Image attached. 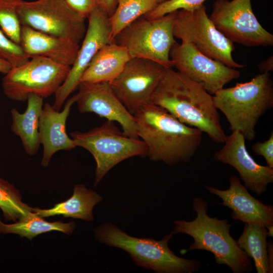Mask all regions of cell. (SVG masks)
<instances>
[{
	"mask_svg": "<svg viewBox=\"0 0 273 273\" xmlns=\"http://www.w3.org/2000/svg\"><path fill=\"white\" fill-rule=\"evenodd\" d=\"M150 103L165 109L183 123L200 129L213 142H224L226 135L213 96L178 71L165 68Z\"/></svg>",
	"mask_w": 273,
	"mask_h": 273,
	"instance_id": "6da1fadb",
	"label": "cell"
},
{
	"mask_svg": "<svg viewBox=\"0 0 273 273\" xmlns=\"http://www.w3.org/2000/svg\"><path fill=\"white\" fill-rule=\"evenodd\" d=\"M133 115L138 136L145 143L147 156L152 161L168 165L189 162L202 142V131L157 105H145Z\"/></svg>",
	"mask_w": 273,
	"mask_h": 273,
	"instance_id": "7a4b0ae2",
	"label": "cell"
},
{
	"mask_svg": "<svg viewBox=\"0 0 273 273\" xmlns=\"http://www.w3.org/2000/svg\"><path fill=\"white\" fill-rule=\"evenodd\" d=\"M192 208L196 212L190 221H174L173 234L182 233L191 236L193 243L188 251L203 250L212 253L215 262L224 264L234 273H248L252 270L250 257L241 249L230 234L232 224L228 219H219L207 214L208 203L203 198L193 199Z\"/></svg>",
	"mask_w": 273,
	"mask_h": 273,
	"instance_id": "3957f363",
	"label": "cell"
},
{
	"mask_svg": "<svg viewBox=\"0 0 273 273\" xmlns=\"http://www.w3.org/2000/svg\"><path fill=\"white\" fill-rule=\"evenodd\" d=\"M218 110L225 116L233 131L253 140L260 117L273 107V81L269 72L260 73L250 81L222 88L213 96Z\"/></svg>",
	"mask_w": 273,
	"mask_h": 273,
	"instance_id": "277c9868",
	"label": "cell"
},
{
	"mask_svg": "<svg viewBox=\"0 0 273 273\" xmlns=\"http://www.w3.org/2000/svg\"><path fill=\"white\" fill-rule=\"evenodd\" d=\"M94 232L100 243L123 250L137 266L157 273H193L201 267L200 261L179 257L169 249L168 243L173 235L172 232L159 241L139 238L129 236L111 223L101 224Z\"/></svg>",
	"mask_w": 273,
	"mask_h": 273,
	"instance_id": "5b68a950",
	"label": "cell"
},
{
	"mask_svg": "<svg viewBox=\"0 0 273 273\" xmlns=\"http://www.w3.org/2000/svg\"><path fill=\"white\" fill-rule=\"evenodd\" d=\"M76 147L87 150L96 163L94 187L115 165L134 156H147L145 143L139 138L131 137L107 120L87 131H74L70 133Z\"/></svg>",
	"mask_w": 273,
	"mask_h": 273,
	"instance_id": "8992f818",
	"label": "cell"
},
{
	"mask_svg": "<svg viewBox=\"0 0 273 273\" xmlns=\"http://www.w3.org/2000/svg\"><path fill=\"white\" fill-rule=\"evenodd\" d=\"M177 11L151 20L142 17L122 30L112 42L125 48L131 58H144L172 68L169 54L176 42L173 29Z\"/></svg>",
	"mask_w": 273,
	"mask_h": 273,
	"instance_id": "52a82bcc",
	"label": "cell"
},
{
	"mask_svg": "<svg viewBox=\"0 0 273 273\" xmlns=\"http://www.w3.org/2000/svg\"><path fill=\"white\" fill-rule=\"evenodd\" d=\"M70 68L44 57H32L5 74L2 81L3 93L15 101L25 102L31 94L48 98L64 82Z\"/></svg>",
	"mask_w": 273,
	"mask_h": 273,
	"instance_id": "ba28073f",
	"label": "cell"
},
{
	"mask_svg": "<svg viewBox=\"0 0 273 273\" xmlns=\"http://www.w3.org/2000/svg\"><path fill=\"white\" fill-rule=\"evenodd\" d=\"M175 38L191 44L205 56L233 68H242L246 65L236 62L232 53L234 43L215 27L203 4L192 11L179 10L173 22Z\"/></svg>",
	"mask_w": 273,
	"mask_h": 273,
	"instance_id": "9c48e42d",
	"label": "cell"
},
{
	"mask_svg": "<svg viewBox=\"0 0 273 273\" xmlns=\"http://www.w3.org/2000/svg\"><path fill=\"white\" fill-rule=\"evenodd\" d=\"M22 26L79 43L85 32V18L64 0L23 1L19 9Z\"/></svg>",
	"mask_w": 273,
	"mask_h": 273,
	"instance_id": "30bf717a",
	"label": "cell"
},
{
	"mask_svg": "<svg viewBox=\"0 0 273 273\" xmlns=\"http://www.w3.org/2000/svg\"><path fill=\"white\" fill-rule=\"evenodd\" d=\"M209 18L233 43L246 47L273 46V35L257 19L251 0H215Z\"/></svg>",
	"mask_w": 273,
	"mask_h": 273,
	"instance_id": "8fae6325",
	"label": "cell"
},
{
	"mask_svg": "<svg viewBox=\"0 0 273 273\" xmlns=\"http://www.w3.org/2000/svg\"><path fill=\"white\" fill-rule=\"evenodd\" d=\"M169 57L172 67L201 85L211 95L240 76L237 69L205 56L187 42L176 41Z\"/></svg>",
	"mask_w": 273,
	"mask_h": 273,
	"instance_id": "7c38bea8",
	"label": "cell"
},
{
	"mask_svg": "<svg viewBox=\"0 0 273 273\" xmlns=\"http://www.w3.org/2000/svg\"><path fill=\"white\" fill-rule=\"evenodd\" d=\"M165 68L148 59L132 58L118 76L109 83L119 100L133 114L139 108L150 103Z\"/></svg>",
	"mask_w": 273,
	"mask_h": 273,
	"instance_id": "4fadbf2b",
	"label": "cell"
},
{
	"mask_svg": "<svg viewBox=\"0 0 273 273\" xmlns=\"http://www.w3.org/2000/svg\"><path fill=\"white\" fill-rule=\"evenodd\" d=\"M109 17L99 7L87 17V28L75 60L65 80L54 94L52 106L56 110H60L68 97L78 87L83 72L98 51L112 42Z\"/></svg>",
	"mask_w": 273,
	"mask_h": 273,
	"instance_id": "5bb4252c",
	"label": "cell"
},
{
	"mask_svg": "<svg viewBox=\"0 0 273 273\" xmlns=\"http://www.w3.org/2000/svg\"><path fill=\"white\" fill-rule=\"evenodd\" d=\"M78 88L75 102L80 112L94 113L107 120L117 122L124 133L139 138L133 115L119 100L109 82H81Z\"/></svg>",
	"mask_w": 273,
	"mask_h": 273,
	"instance_id": "9a60e30c",
	"label": "cell"
},
{
	"mask_svg": "<svg viewBox=\"0 0 273 273\" xmlns=\"http://www.w3.org/2000/svg\"><path fill=\"white\" fill-rule=\"evenodd\" d=\"M242 134L238 130L225 138L224 145L216 152L215 161L233 166L238 172L244 186L258 196L262 195L273 183V168L258 164L250 156Z\"/></svg>",
	"mask_w": 273,
	"mask_h": 273,
	"instance_id": "2e32d148",
	"label": "cell"
},
{
	"mask_svg": "<svg viewBox=\"0 0 273 273\" xmlns=\"http://www.w3.org/2000/svg\"><path fill=\"white\" fill-rule=\"evenodd\" d=\"M229 181L230 187L226 190L204 186L211 194L221 199L222 205L232 210L231 216L233 219L266 228L273 225V206L253 197L237 176H231Z\"/></svg>",
	"mask_w": 273,
	"mask_h": 273,
	"instance_id": "e0dca14e",
	"label": "cell"
},
{
	"mask_svg": "<svg viewBox=\"0 0 273 273\" xmlns=\"http://www.w3.org/2000/svg\"><path fill=\"white\" fill-rule=\"evenodd\" d=\"M76 100V95L69 99L61 112L56 110L49 103L43 104L39 119L38 133L43 149L41 165L44 167L48 166L57 152L70 151L76 147L66 130L67 119Z\"/></svg>",
	"mask_w": 273,
	"mask_h": 273,
	"instance_id": "ac0fdd59",
	"label": "cell"
},
{
	"mask_svg": "<svg viewBox=\"0 0 273 273\" xmlns=\"http://www.w3.org/2000/svg\"><path fill=\"white\" fill-rule=\"evenodd\" d=\"M30 58L41 56L58 63L71 66L79 49V43L22 26L20 43Z\"/></svg>",
	"mask_w": 273,
	"mask_h": 273,
	"instance_id": "d6986e66",
	"label": "cell"
},
{
	"mask_svg": "<svg viewBox=\"0 0 273 273\" xmlns=\"http://www.w3.org/2000/svg\"><path fill=\"white\" fill-rule=\"evenodd\" d=\"M131 58L125 48L111 42L96 53L83 72L80 83H110L122 72Z\"/></svg>",
	"mask_w": 273,
	"mask_h": 273,
	"instance_id": "ffe728a7",
	"label": "cell"
},
{
	"mask_svg": "<svg viewBox=\"0 0 273 273\" xmlns=\"http://www.w3.org/2000/svg\"><path fill=\"white\" fill-rule=\"evenodd\" d=\"M27 101V105L24 112L20 113L15 108L11 110L12 120L11 129L20 138L26 154L34 155L40 145L38 123L43 106V98L31 94Z\"/></svg>",
	"mask_w": 273,
	"mask_h": 273,
	"instance_id": "44dd1931",
	"label": "cell"
},
{
	"mask_svg": "<svg viewBox=\"0 0 273 273\" xmlns=\"http://www.w3.org/2000/svg\"><path fill=\"white\" fill-rule=\"evenodd\" d=\"M102 200V197L96 192L87 189L83 184H77L74 186L73 195L68 199L49 209L33 208V211L42 218L62 215L89 221L94 219V206Z\"/></svg>",
	"mask_w": 273,
	"mask_h": 273,
	"instance_id": "7402d4cb",
	"label": "cell"
},
{
	"mask_svg": "<svg viewBox=\"0 0 273 273\" xmlns=\"http://www.w3.org/2000/svg\"><path fill=\"white\" fill-rule=\"evenodd\" d=\"M76 227L74 221L49 222L33 211L29 216L13 223H5L0 219V234H17L29 240L41 234L52 231L60 232L71 235Z\"/></svg>",
	"mask_w": 273,
	"mask_h": 273,
	"instance_id": "603a6c76",
	"label": "cell"
},
{
	"mask_svg": "<svg viewBox=\"0 0 273 273\" xmlns=\"http://www.w3.org/2000/svg\"><path fill=\"white\" fill-rule=\"evenodd\" d=\"M266 228L245 223L243 233L237 240L239 247L252 258L258 273L269 272Z\"/></svg>",
	"mask_w": 273,
	"mask_h": 273,
	"instance_id": "cb8c5ba5",
	"label": "cell"
},
{
	"mask_svg": "<svg viewBox=\"0 0 273 273\" xmlns=\"http://www.w3.org/2000/svg\"><path fill=\"white\" fill-rule=\"evenodd\" d=\"M165 1L117 0L116 9L109 17L112 42L122 30L138 19L153 11Z\"/></svg>",
	"mask_w": 273,
	"mask_h": 273,
	"instance_id": "d4e9b609",
	"label": "cell"
},
{
	"mask_svg": "<svg viewBox=\"0 0 273 273\" xmlns=\"http://www.w3.org/2000/svg\"><path fill=\"white\" fill-rule=\"evenodd\" d=\"M0 208L4 218L16 222L29 216L33 208L22 201L19 191L14 185L0 178Z\"/></svg>",
	"mask_w": 273,
	"mask_h": 273,
	"instance_id": "484cf974",
	"label": "cell"
},
{
	"mask_svg": "<svg viewBox=\"0 0 273 273\" xmlns=\"http://www.w3.org/2000/svg\"><path fill=\"white\" fill-rule=\"evenodd\" d=\"M23 0H0V28L15 43L20 44L22 25L19 9Z\"/></svg>",
	"mask_w": 273,
	"mask_h": 273,
	"instance_id": "4316f807",
	"label": "cell"
},
{
	"mask_svg": "<svg viewBox=\"0 0 273 273\" xmlns=\"http://www.w3.org/2000/svg\"><path fill=\"white\" fill-rule=\"evenodd\" d=\"M0 59L17 67L27 62L30 58L21 46L9 38L0 28Z\"/></svg>",
	"mask_w": 273,
	"mask_h": 273,
	"instance_id": "83f0119b",
	"label": "cell"
},
{
	"mask_svg": "<svg viewBox=\"0 0 273 273\" xmlns=\"http://www.w3.org/2000/svg\"><path fill=\"white\" fill-rule=\"evenodd\" d=\"M206 0H166L159 4L155 9L143 17L147 19H154L162 17L168 13L185 10L192 11L204 4Z\"/></svg>",
	"mask_w": 273,
	"mask_h": 273,
	"instance_id": "f1b7e54d",
	"label": "cell"
},
{
	"mask_svg": "<svg viewBox=\"0 0 273 273\" xmlns=\"http://www.w3.org/2000/svg\"><path fill=\"white\" fill-rule=\"evenodd\" d=\"M252 151L257 155L262 156L266 165L273 168V132L264 142H257L252 146Z\"/></svg>",
	"mask_w": 273,
	"mask_h": 273,
	"instance_id": "f546056e",
	"label": "cell"
},
{
	"mask_svg": "<svg viewBox=\"0 0 273 273\" xmlns=\"http://www.w3.org/2000/svg\"><path fill=\"white\" fill-rule=\"evenodd\" d=\"M64 1L76 13L85 19L98 7V0Z\"/></svg>",
	"mask_w": 273,
	"mask_h": 273,
	"instance_id": "4dcf8cb0",
	"label": "cell"
},
{
	"mask_svg": "<svg viewBox=\"0 0 273 273\" xmlns=\"http://www.w3.org/2000/svg\"><path fill=\"white\" fill-rule=\"evenodd\" d=\"M98 7L110 17L116 9L117 0H98Z\"/></svg>",
	"mask_w": 273,
	"mask_h": 273,
	"instance_id": "1f68e13d",
	"label": "cell"
},
{
	"mask_svg": "<svg viewBox=\"0 0 273 273\" xmlns=\"http://www.w3.org/2000/svg\"><path fill=\"white\" fill-rule=\"evenodd\" d=\"M258 68L260 73L272 71L273 70V56H270L260 62L258 65Z\"/></svg>",
	"mask_w": 273,
	"mask_h": 273,
	"instance_id": "d6a6232c",
	"label": "cell"
},
{
	"mask_svg": "<svg viewBox=\"0 0 273 273\" xmlns=\"http://www.w3.org/2000/svg\"><path fill=\"white\" fill-rule=\"evenodd\" d=\"M267 252L269 262V272L272 273L273 272V246L270 240L268 242Z\"/></svg>",
	"mask_w": 273,
	"mask_h": 273,
	"instance_id": "836d02e7",
	"label": "cell"
},
{
	"mask_svg": "<svg viewBox=\"0 0 273 273\" xmlns=\"http://www.w3.org/2000/svg\"><path fill=\"white\" fill-rule=\"evenodd\" d=\"M12 67V66L10 63L0 59V73L6 74Z\"/></svg>",
	"mask_w": 273,
	"mask_h": 273,
	"instance_id": "e575fe53",
	"label": "cell"
},
{
	"mask_svg": "<svg viewBox=\"0 0 273 273\" xmlns=\"http://www.w3.org/2000/svg\"><path fill=\"white\" fill-rule=\"evenodd\" d=\"M267 233H268V236L270 237H272L273 236V225L269 226L267 227Z\"/></svg>",
	"mask_w": 273,
	"mask_h": 273,
	"instance_id": "d590c367",
	"label": "cell"
}]
</instances>
